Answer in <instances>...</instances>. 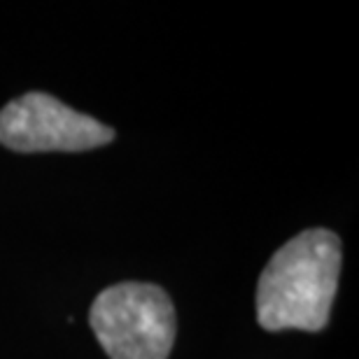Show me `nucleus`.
Listing matches in <instances>:
<instances>
[{
    "label": "nucleus",
    "instance_id": "obj_1",
    "mask_svg": "<svg viewBox=\"0 0 359 359\" xmlns=\"http://www.w3.org/2000/svg\"><path fill=\"white\" fill-rule=\"evenodd\" d=\"M341 276V241L308 229L287 241L257 283V320L266 332H322Z\"/></svg>",
    "mask_w": 359,
    "mask_h": 359
},
{
    "label": "nucleus",
    "instance_id": "obj_2",
    "mask_svg": "<svg viewBox=\"0 0 359 359\" xmlns=\"http://www.w3.org/2000/svg\"><path fill=\"white\" fill-rule=\"evenodd\" d=\"M89 325L110 359H168L175 306L159 285L119 283L93 299Z\"/></svg>",
    "mask_w": 359,
    "mask_h": 359
},
{
    "label": "nucleus",
    "instance_id": "obj_3",
    "mask_svg": "<svg viewBox=\"0 0 359 359\" xmlns=\"http://www.w3.org/2000/svg\"><path fill=\"white\" fill-rule=\"evenodd\" d=\"M114 131L42 91L0 110V145L12 152H87L112 142Z\"/></svg>",
    "mask_w": 359,
    "mask_h": 359
}]
</instances>
